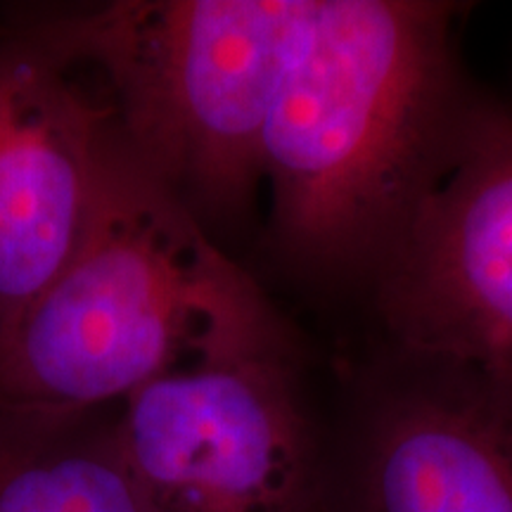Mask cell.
Segmentation results:
<instances>
[{
  "label": "cell",
  "mask_w": 512,
  "mask_h": 512,
  "mask_svg": "<svg viewBox=\"0 0 512 512\" xmlns=\"http://www.w3.org/2000/svg\"><path fill=\"white\" fill-rule=\"evenodd\" d=\"M79 74L29 24L0 31V332L72 256L117 136Z\"/></svg>",
  "instance_id": "8992f818"
},
{
  "label": "cell",
  "mask_w": 512,
  "mask_h": 512,
  "mask_svg": "<svg viewBox=\"0 0 512 512\" xmlns=\"http://www.w3.org/2000/svg\"><path fill=\"white\" fill-rule=\"evenodd\" d=\"M0 512H150L119 451L117 411L0 406Z\"/></svg>",
  "instance_id": "ba28073f"
},
{
  "label": "cell",
  "mask_w": 512,
  "mask_h": 512,
  "mask_svg": "<svg viewBox=\"0 0 512 512\" xmlns=\"http://www.w3.org/2000/svg\"><path fill=\"white\" fill-rule=\"evenodd\" d=\"M285 351L259 287L114 136L72 256L0 332V406L107 411L176 370Z\"/></svg>",
  "instance_id": "7a4b0ae2"
},
{
  "label": "cell",
  "mask_w": 512,
  "mask_h": 512,
  "mask_svg": "<svg viewBox=\"0 0 512 512\" xmlns=\"http://www.w3.org/2000/svg\"><path fill=\"white\" fill-rule=\"evenodd\" d=\"M458 5L299 0L264 133L280 259L370 287L456 162L482 102L456 55Z\"/></svg>",
  "instance_id": "6da1fadb"
},
{
  "label": "cell",
  "mask_w": 512,
  "mask_h": 512,
  "mask_svg": "<svg viewBox=\"0 0 512 512\" xmlns=\"http://www.w3.org/2000/svg\"><path fill=\"white\" fill-rule=\"evenodd\" d=\"M150 512H320L325 467L285 356L176 370L117 411Z\"/></svg>",
  "instance_id": "277c9868"
},
{
  "label": "cell",
  "mask_w": 512,
  "mask_h": 512,
  "mask_svg": "<svg viewBox=\"0 0 512 512\" xmlns=\"http://www.w3.org/2000/svg\"><path fill=\"white\" fill-rule=\"evenodd\" d=\"M370 389L323 512H512V399L475 373L396 354Z\"/></svg>",
  "instance_id": "52a82bcc"
},
{
  "label": "cell",
  "mask_w": 512,
  "mask_h": 512,
  "mask_svg": "<svg viewBox=\"0 0 512 512\" xmlns=\"http://www.w3.org/2000/svg\"><path fill=\"white\" fill-rule=\"evenodd\" d=\"M320 512H323V510H320Z\"/></svg>",
  "instance_id": "9c48e42d"
},
{
  "label": "cell",
  "mask_w": 512,
  "mask_h": 512,
  "mask_svg": "<svg viewBox=\"0 0 512 512\" xmlns=\"http://www.w3.org/2000/svg\"><path fill=\"white\" fill-rule=\"evenodd\" d=\"M396 354L512 399V112L486 105L370 283Z\"/></svg>",
  "instance_id": "5b68a950"
},
{
  "label": "cell",
  "mask_w": 512,
  "mask_h": 512,
  "mask_svg": "<svg viewBox=\"0 0 512 512\" xmlns=\"http://www.w3.org/2000/svg\"><path fill=\"white\" fill-rule=\"evenodd\" d=\"M299 0H121L31 22L93 69L128 157L207 230L245 219Z\"/></svg>",
  "instance_id": "3957f363"
}]
</instances>
